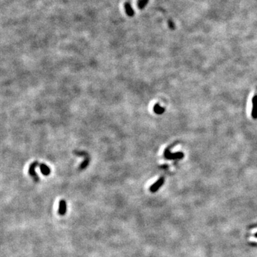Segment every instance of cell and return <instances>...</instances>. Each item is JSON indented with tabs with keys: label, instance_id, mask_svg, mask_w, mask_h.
Returning a JSON list of instances; mask_svg holds the SVG:
<instances>
[{
	"label": "cell",
	"instance_id": "6da1fadb",
	"mask_svg": "<svg viewBox=\"0 0 257 257\" xmlns=\"http://www.w3.org/2000/svg\"><path fill=\"white\" fill-rule=\"evenodd\" d=\"M164 158L167 159H179L184 157V154L182 152H178V153L172 154L169 151V150L167 149L165 150L164 154Z\"/></svg>",
	"mask_w": 257,
	"mask_h": 257
},
{
	"label": "cell",
	"instance_id": "7a4b0ae2",
	"mask_svg": "<svg viewBox=\"0 0 257 257\" xmlns=\"http://www.w3.org/2000/svg\"><path fill=\"white\" fill-rule=\"evenodd\" d=\"M164 178L161 177L160 179H158L156 182H155L154 184H152L151 187H150V191L152 193H154L156 191H157L159 189L161 186L164 184Z\"/></svg>",
	"mask_w": 257,
	"mask_h": 257
},
{
	"label": "cell",
	"instance_id": "3957f363",
	"mask_svg": "<svg viewBox=\"0 0 257 257\" xmlns=\"http://www.w3.org/2000/svg\"><path fill=\"white\" fill-rule=\"evenodd\" d=\"M37 166H39V164L38 163V162H35L30 165L29 169V174L32 176V177L34 178L36 181L39 180L37 174H36V173L35 171V169L36 168V167H37Z\"/></svg>",
	"mask_w": 257,
	"mask_h": 257
},
{
	"label": "cell",
	"instance_id": "277c9868",
	"mask_svg": "<svg viewBox=\"0 0 257 257\" xmlns=\"http://www.w3.org/2000/svg\"><path fill=\"white\" fill-rule=\"evenodd\" d=\"M66 212V203L65 200L62 199L59 201L58 213L60 216H64Z\"/></svg>",
	"mask_w": 257,
	"mask_h": 257
},
{
	"label": "cell",
	"instance_id": "5b68a950",
	"mask_svg": "<svg viewBox=\"0 0 257 257\" xmlns=\"http://www.w3.org/2000/svg\"><path fill=\"white\" fill-rule=\"evenodd\" d=\"M252 116L254 119H257V95L254 96L252 99Z\"/></svg>",
	"mask_w": 257,
	"mask_h": 257
},
{
	"label": "cell",
	"instance_id": "8992f818",
	"mask_svg": "<svg viewBox=\"0 0 257 257\" xmlns=\"http://www.w3.org/2000/svg\"><path fill=\"white\" fill-rule=\"evenodd\" d=\"M39 168H40L41 172L43 175L45 176H48L49 175L50 172H51V170L45 164H39Z\"/></svg>",
	"mask_w": 257,
	"mask_h": 257
},
{
	"label": "cell",
	"instance_id": "52a82bcc",
	"mask_svg": "<svg viewBox=\"0 0 257 257\" xmlns=\"http://www.w3.org/2000/svg\"><path fill=\"white\" fill-rule=\"evenodd\" d=\"M154 112L157 114H162L164 112V109L159 105V104H156L154 106Z\"/></svg>",
	"mask_w": 257,
	"mask_h": 257
},
{
	"label": "cell",
	"instance_id": "ba28073f",
	"mask_svg": "<svg viewBox=\"0 0 257 257\" xmlns=\"http://www.w3.org/2000/svg\"><path fill=\"white\" fill-rule=\"evenodd\" d=\"M84 160H85L84 162L83 163L81 164V166H80V169H84L86 168V167H87L88 164H89V156H88V154L86 153L85 154V159H84Z\"/></svg>",
	"mask_w": 257,
	"mask_h": 257
},
{
	"label": "cell",
	"instance_id": "9c48e42d",
	"mask_svg": "<svg viewBox=\"0 0 257 257\" xmlns=\"http://www.w3.org/2000/svg\"><path fill=\"white\" fill-rule=\"evenodd\" d=\"M255 236H256V237H257V233H256V234H255Z\"/></svg>",
	"mask_w": 257,
	"mask_h": 257
}]
</instances>
